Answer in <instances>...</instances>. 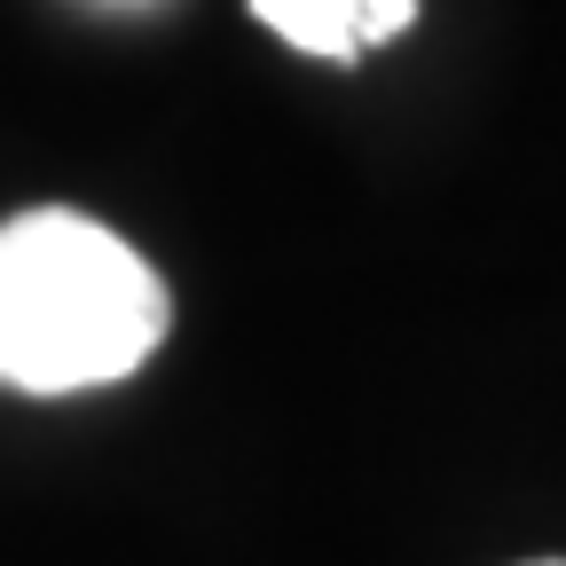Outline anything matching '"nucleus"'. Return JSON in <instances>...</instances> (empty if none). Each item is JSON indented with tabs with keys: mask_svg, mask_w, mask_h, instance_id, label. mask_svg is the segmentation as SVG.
<instances>
[{
	"mask_svg": "<svg viewBox=\"0 0 566 566\" xmlns=\"http://www.w3.org/2000/svg\"><path fill=\"white\" fill-rule=\"evenodd\" d=\"M166 338V283L118 229L71 205L0 221V386H118Z\"/></svg>",
	"mask_w": 566,
	"mask_h": 566,
	"instance_id": "nucleus-1",
	"label": "nucleus"
},
{
	"mask_svg": "<svg viewBox=\"0 0 566 566\" xmlns=\"http://www.w3.org/2000/svg\"><path fill=\"white\" fill-rule=\"evenodd\" d=\"M252 17L268 32H283L307 55L354 63L363 48H386L417 24V0H252Z\"/></svg>",
	"mask_w": 566,
	"mask_h": 566,
	"instance_id": "nucleus-2",
	"label": "nucleus"
},
{
	"mask_svg": "<svg viewBox=\"0 0 566 566\" xmlns=\"http://www.w3.org/2000/svg\"><path fill=\"white\" fill-rule=\"evenodd\" d=\"M527 566H566V558H527Z\"/></svg>",
	"mask_w": 566,
	"mask_h": 566,
	"instance_id": "nucleus-3",
	"label": "nucleus"
}]
</instances>
